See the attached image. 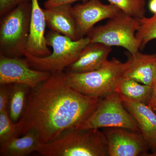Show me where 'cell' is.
Instances as JSON below:
<instances>
[{"instance_id":"6da1fadb","label":"cell","mask_w":156,"mask_h":156,"mask_svg":"<svg viewBox=\"0 0 156 156\" xmlns=\"http://www.w3.org/2000/svg\"><path fill=\"white\" fill-rule=\"evenodd\" d=\"M100 99L73 89L64 71L52 74L31 89L24 111L16 123L18 136L32 131L41 144L53 141L68 129L80 127Z\"/></svg>"},{"instance_id":"7a4b0ae2","label":"cell","mask_w":156,"mask_h":156,"mask_svg":"<svg viewBox=\"0 0 156 156\" xmlns=\"http://www.w3.org/2000/svg\"><path fill=\"white\" fill-rule=\"evenodd\" d=\"M37 152L43 156H108L104 133L93 128H70L53 141L41 144Z\"/></svg>"},{"instance_id":"3957f363","label":"cell","mask_w":156,"mask_h":156,"mask_svg":"<svg viewBox=\"0 0 156 156\" xmlns=\"http://www.w3.org/2000/svg\"><path fill=\"white\" fill-rule=\"evenodd\" d=\"M126 68V62L112 58L92 71L65 73L73 89L84 95L101 99L115 91L117 85L123 78Z\"/></svg>"},{"instance_id":"277c9868","label":"cell","mask_w":156,"mask_h":156,"mask_svg":"<svg viewBox=\"0 0 156 156\" xmlns=\"http://www.w3.org/2000/svg\"><path fill=\"white\" fill-rule=\"evenodd\" d=\"M47 45L53 49L51 54L37 57L26 53L25 56L33 69L54 73L66 69L79 58L82 50L90 43L87 36L77 41L50 30L46 35Z\"/></svg>"},{"instance_id":"5b68a950","label":"cell","mask_w":156,"mask_h":156,"mask_svg":"<svg viewBox=\"0 0 156 156\" xmlns=\"http://www.w3.org/2000/svg\"><path fill=\"white\" fill-rule=\"evenodd\" d=\"M31 2L20 4L1 17L0 54L9 57L25 56L30 30Z\"/></svg>"},{"instance_id":"8992f818","label":"cell","mask_w":156,"mask_h":156,"mask_svg":"<svg viewBox=\"0 0 156 156\" xmlns=\"http://www.w3.org/2000/svg\"><path fill=\"white\" fill-rule=\"evenodd\" d=\"M139 24L138 19L121 12L104 25L93 27L87 37L90 43L122 47L134 54L140 49V43L136 37Z\"/></svg>"},{"instance_id":"52a82bcc","label":"cell","mask_w":156,"mask_h":156,"mask_svg":"<svg viewBox=\"0 0 156 156\" xmlns=\"http://www.w3.org/2000/svg\"><path fill=\"white\" fill-rule=\"evenodd\" d=\"M121 128L140 132L137 122L124 106L116 91L100 99L92 115L77 128Z\"/></svg>"},{"instance_id":"ba28073f","label":"cell","mask_w":156,"mask_h":156,"mask_svg":"<svg viewBox=\"0 0 156 156\" xmlns=\"http://www.w3.org/2000/svg\"><path fill=\"white\" fill-rule=\"evenodd\" d=\"M51 75L32 68L25 57H9L0 54V85L21 84L33 89Z\"/></svg>"},{"instance_id":"9c48e42d","label":"cell","mask_w":156,"mask_h":156,"mask_svg":"<svg viewBox=\"0 0 156 156\" xmlns=\"http://www.w3.org/2000/svg\"><path fill=\"white\" fill-rule=\"evenodd\" d=\"M108 156H149L150 150L141 132L121 128H105Z\"/></svg>"},{"instance_id":"30bf717a","label":"cell","mask_w":156,"mask_h":156,"mask_svg":"<svg viewBox=\"0 0 156 156\" xmlns=\"http://www.w3.org/2000/svg\"><path fill=\"white\" fill-rule=\"evenodd\" d=\"M73 13L81 38L87 36L97 23L115 17L122 12L114 5L100 0H89L73 7Z\"/></svg>"},{"instance_id":"8fae6325","label":"cell","mask_w":156,"mask_h":156,"mask_svg":"<svg viewBox=\"0 0 156 156\" xmlns=\"http://www.w3.org/2000/svg\"><path fill=\"white\" fill-rule=\"evenodd\" d=\"M30 30L27 53L37 57H44L51 53L46 42V23L44 9L41 8L39 0H31Z\"/></svg>"},{"instance_id":"7c38bea8","label":"cell","mask_w":156,"mask_h":156,"mask_svg":"<svg viewBox=\"0 0 156 156\" xmlns=\"http://www.w3.org/2000/svg\"><path fill=\"white\" fill-rule=\"evenodd\" d=\"M126 54L127 60L123 78L152 87L156 78V54H143L138 51Z\"/></svg>"},{"instance_id":"4fadbf2b","label":"cell","mask_w":156,"mask_h":156,"mask_svg":"<svg viewBox=\"0 0 156 156\" xmlns=\"http://www.w3.org/2000/svg\"><path fill=\"white\" fill-rule=\"evenodd\" d=\"M72 4H66L44 9L46 23L50 30L73 40L81 38L79 34Z\"/></svg>"},{"instance_id":"5bb4252c","label":"cell","mask_w":156,"mask_h":156,"mask_svg":"<svg viewBox=\"0 0 156 156\" xmlns=\"http://www.w3.org/2000/svg\"><path fill=\"white\" fill-rule=\"evenodd\" d=\"M112 50L109 46L90 43L82 50L78 59L66 68V72L82 73L98 69L107 61Z\"/></svg>"},{"instance_id":"9a60e30c","label":"cell","mask_w":156,"mask_h":156,"mask_svg":"<svg viewBox=\"0 0 156 156\" xmlns=\"http://www.w3.org/2000/svg\"><path fill=\"white\" fill-rule=\"evenodd\" d=\"M134 118L152 152L156 151V113L147 104L123 102Z\"/></svg>"},{"instance_id":"2e32d148","label":"cell","mask_w":156,"mask_h":156,"mask_svg":"<svg viewBox=\"0 0 156 156\" xmlns=\"http://www.w3.org/2000/svg\"><path fill=\"white\" fill-rule=\"evenodd\" d=\"M41 143L34 131H29L21 137L15 136L1 144L0 156H26L38 150Z\"/></svg>"},{"instance_id":"e0dca14e","label":"cell","mask_w":156,"mask_h":156,"mask_svg":"<svg viewBox=\"0 0 156 156\" xmlns=\"http://www.w3.org/2000/svg\"><path fill=\"white\" fill-rule=\"evenodd\" d=\"M152 91V87L135 80L123 78L117 85L118 92L122 102L147 104Z\"/></svg>"},{"instance_id":"ac0fdd59","label":"cell","mask_w":156,"mask_h":156,"mask_svg":"<svg viewBox=\"0 0 156 156\" xmlns=\"http://www.w3.org/2000/svg\"><path fill=\"white\" fill-rule=\"evenodd\" d=\"M30 90V87L23 84H10L7 110L14 122H17L22 117Z\"/></svg>"},{"instance_id":"d6986e66","label":"cell","mask_w":156,"mask_h":156,"mask_svg":"<svg viewBox=\"0 0 156 156\" xmlns=\"http://www.w3.org/2000/svg\"><path fill=\"white\" fill-rule=\"evenodd\" d=\"M138 20L140 24L136 37L140 43V49L142 50L149 42L156 39V14L149 18L144 17Z\"/></svg>"},{"instance_id":"ffe728a7","label":"cell","mask_w":156,"mask_h":156,"mask_svg":"<svg viewBox=\"0 0 156 156\" xmlns=\"http://www.w3.org/2000/svg\"><path fill=\"white\" fill-rule=\"evenodd\" d=\"M122 12L140 19L145 17V0H106Z\"/></svg>"},{"instance_id":"44dd1931","label":"cell","mask_w":156,"mask_h":156,"mask_svg":"<svg viewBox=\"0 0 156 156\" xmlns=\"http://www.w3.org/2000/svg\"><path fill=\"white\" fill-rule=\"evenodd\" d=\"M17 136L16 123L11 120L8 110L0 112V144Z\"/></svg>"},{"instance_id":"7402d4cb","label":"cell","mask_w":156,"mask_h":156,"mask_svg":"<svg viewBox=\"0 0 156 156\" xmlns=\"http://www.w3.org/2000/svg\"><path fill=\"white\" fill-rule=\"evenodd\" d=\"M31 0H0V16L2 17L20 4L30 2Z\"/></svg>"},{"instance_id":"603a6c76","label":"cell","mask_w":156,"mask_h":156,"mask_svg":"<svg viewBox=\"0 0 156 156\" xmlns=\"http://www.w3.org/2000/svg\"><path fill=\"white\" fill-rule=\"evenodd\" d=\"M10 84H3L0 87V112L7 109L9 94Z\"/></svg>"},{"instance_id":"cb8c5ba5","label":"cell","mask_w":156,"mask_h":156,"mask_svg":"<svg viewBox=\"0 0 156 156\" xmlns=\"http://www.w3.org/2000/svg\"><path fill=\"white\" fill-rule=\"evenodd\" d=\"M77 1H82L83 2H85L87 0H47L45 2L44 6L45 9H50L63 4H72Z\"/></svg>"},{"instance_id":"d4e9b609","label":"cell","mask_w":156,"mask_h":156,"mask_svg":"<svg viewBox=\"0 0 156 156\" xmlns=\"http://www.w3.org/2000/svg\"><path fill=\"white\" fill-rule=\"evenodd\" d=\"M147 105L154 111H156V78L152 86V91Z\"/></svg>"},{"instance_id":"484cf974","label":"cell","mask_w":156,"mask_h":156,"mask_svg":"<svg viewBox=\"0 0 156 156\" xmlns=\"http://www.w3.org/2000/svg\"><path fill=\"white\" fill-rule=\"evenodd\" d=\"M148 7L151 13L156 14V0H150Z\"/></svg>"},{"instance_id":"4316f807","label":"cell","mask_w":156,"mask_h":156,"mask_svg":"<svg viewBox=\"0 0 156 156\" xmlns=\"http://www.w3.org/2000/svg\"><path fill=\"white\" fill-rule=\"evenodd\" d=\"M151 156H156V151L154 152L153 153L151 154Z\"/></svg>"},{"instance_id":"83f0119b","label":"cell","mask_w":156,"mask_h":156,"mask_svg":"<svg viewBox=\"0 0 156 156\" xmlns=\"http://www.w3.org/2000/svg\"><path fill=\"white\" fill-rule=\"evenodd\" d=\"M155 112H156V111H155Z\"/></svg>"}]
</instances>
